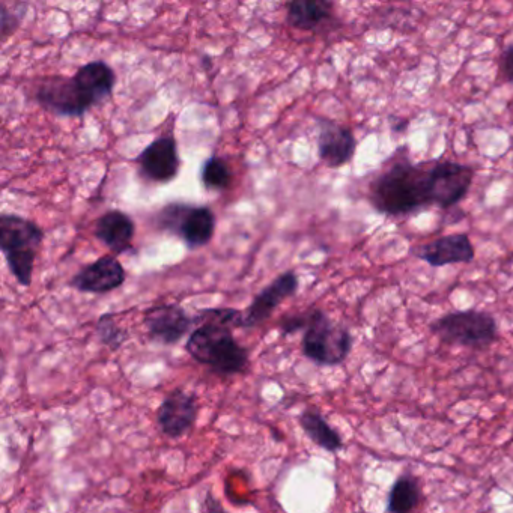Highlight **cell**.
<instances>
[{
	"label": "cell",
	"instance_id": "6da1fadb",
	"mask_svg": "<svg viewBox=\"0 0 513 513\" xmlns=\"http://www.w3.org/2000/svg\"><path fill=\"white\" fill-rule=\"evenodd\" d=\"M199 327L187 340L186 350L196 362L222 375L240 374L249 363V353L232 334L243 328V312L235 309L202 310L196 316Z\"/></svg>",
	"mask_w": 513,
	"mask_h": 513
},
{
	"label": "cell",
	"instance_id": "7a4b0ae2",
	"mask_svg": "<svg viewBox=\"0 0 513 513\" xmlns=\"http://www.w3.org/2000/svg\"><path fill=\"white\" fill-rule=\"evenodd\" d=\"M432 163L413 164L402 158L372 181V207L390 217L408 216L432 207Z\"/></svg>",
	"mask_w": 513,
	"mask_h": 513
},
{
	"label": "cell",
	"instance_id": "3957f363",
	"mask_svg": "<svg viewBox=\"0 0 513 513\" xmlns=\"http://www.w3.org/2000/svg\"><path fill=\"white\" fill-rule=\"evenodd\" d=\"M43 240V229L37 223L16 214H2L0 217V249L20 285L31 286Z\"/></svg>",
	"mask_w": 513,
	"mask_h": 513
},
{
	"label": "cell",
	"instance_id": "277c9868",
	"mask_svg": "<svg viewBox=\"0 0 513 513\" xmlns=\"http://www.w3.org/2000/svg\"><path fill=\"white\" fill-rule=\"evenodd\" d=\"M429 328L443 344L476 351L488 350L498 337L494 316L476 309L447 313L435 319Z\"/></svg>",
	"mask_w": 513,
	"mask_h": 513
},
{
	"label": "cell",
	"instance_id": "5b68a950",
	"mask_svg": "<svg viewBox=\"0 0 513 513\" xmlns=\"http://www.w3.org/2000/svg\"><path fill=\"white\" fill-rule=\"evenodd\" d=\"M353 336L344 325L331 321L322 310H310L304 328L303 354L319 366H339L353 350Z\"/></svg>",
	"mask_w": 513,
	"mask_h": 513
},
{
	"label": "cell",
	"instance_id": "8992f818",
	"mask_svg": "<svg viewBox=\"0 0 513 513\" xmlns=\"http://www.w3.org/2000/svg\"><path fill=\"white\" fill-rule=\"evenodd\" d=\"M161 228L180 237L190 249L207 246L216 232V216L208 207L167 205L158 214Z\"/></svg>",
	"mask_w": 513,
	"mask_h": 513
},
{
	"label": "cell",
	"instance_id": "52a82bcc",
	"mask_svg": "<svg viewBox=\"0 0 513 513\" xmlns=\"http://www.w3.org/2000/svg\"><path fill=\"white\" fill-rule=\"evenodd\" d=\"M35 100L58 116H83L94 107L74 77H47L37 86Z\"/></svg>",
	"mask_w": 513,
	"mask_h": 513
},
{
	"label": "cell",
	"instance_id": "ba28073f",
	"mask_svg": "<svg viewBox=\"0 0 513 513\" xmlns=\"http://www.w3.org/2000/svg\"><path fill=\"white\" fill-rule=\"evenodd\" d=\"M474 169L455 161H432V207L449 210L458 205L473 186Z\"/></svg>",
	"mask_w": 513,
	"mask_h": 513
},
{
	"label": "cell",
	"instance_id": "9c48e42d",
	"mask_svg": "<svg viewBox=\"0 0 513 513\" xmlns=\"http://www.w3.org/2000/svg\"><path fill=\"white\" fill-rule=\"evenodd\" d=\"M143 324L152 339L163 345H175L198 322L178 304H158L146 310Z\"/></svg>",
	"mask_w": 513,
	"mask_h": 513
},
{
	"label": "cell",
	"instance_id": "30bf717a",
	"mask_svg": "<svg viewBox=\"0 0 513 513\" xmlns=\"http://www.w3.org/2000/svg\"><path fill=\"white\" fill-rule=\"evenodd\" d=\"M140 174L154 183H169L177 178L181 160L178 146L172 136H163L149 143L139 157Z\"/></svg>",
	"mask_w": 513,
	"mask_h": 513
},
{
	"label": "cell",
	"instance_id": "8fae6325",
	"mask_svg": "<svg viewBox=\"0 0 513 513\" xmlns=\"http://www.w3.org/2000/svg\"><path fill=\"white\" fill-rule=\"evenodd\" d=\"M411 253L434 268L470 264L476 258V250L467 234H452L437 238L431 243L414 247Z\"/></svg>",
	"mask_w": 513,
	"mask_h": 513
},
{
	"label": "cell",
	"instance_id": "7c38bea8",
	"mask_svg": "<svg viewBox=\"0 0 513 513\" xmlns=\"http://www.w3.org/2000/svg\"><path fill=\"white\" fill-rule=\"evenodd\" d=\"M318 127L319 158L333 169L350 163L357 149V139L353 131L345 125L324 118L318 119Z\"/></svg>",
	"mask_w": 513,
	"mask_h": 513
},
{
	"label": "cell",
	"instance_id": "4fadbf2b",
	"mask_svg": "<svg viewBox=\"0 0 513 513\" xmlns=\"http://www.w3.org/2000/svg\"><path fill=\"white\" fill-rule=\"evenodd\" d=\"M298 285L300 282L294 271L280 274L274 282L256 295L246 312H243V328L258 327L267 321L286 298L292 297L298 291Z\"/></svg>",
	"mask_w": 513,
	"mask_h": 513
},
{
	"label": "cell",
	"instance_id": "5bb4252c",
	"mask_svg": "<svg viewBox=\"0 0 513 513\" xmlns=\"http://www.w3.org/2000/svg\"><path fill=\"white\" fill-rule=\"evenodd\" d=\"M198 405L195 395L184 390H174L164 398L157 411L158 428L166 437L181 438L192 429L195 423Z\"/></svg>",
	"mask_w": 513,
	"mask_h": 513
},
{
	"label": "cell",
	"instance_id": "9a60e30c",
	"mask_svg": "<svg viewBox=\"0 0 513 513\" xmlns=\"http://www.w3.org/2000/svg\"><path fill=\"white\" fill-rule=\"evenodd\" d=\"M125 270L113 255L101 256L83 267L71 280V286L86 294H106L124 285Z\"/></svg>",
	"mask_w": 513,
	"mask_h": 513
},
{
	"label": "cell",
	"instance_id": "2e32d148",
	"mask_svg": "<svg viewBox=\"0 0 513 513\" xmlns=\"http://www.w3.org/2000/svg\"><path fill=\"white\" fill-rule=\"evenodd\" d=\"M134 234L136 225L131 217L122 211H107L95 223V237L115 255L133 249Z\"/></svg>",
	"mask_w": 513,
	"mask_h": 513
},
{
	"label": "cell",
	"instance_id": "e0dca14e",
	"mask_svg": "<svg viewBox=\"0 0 513 513\" xmlns=\"http://www.w3.org/2000/svg\"><path fill=\"white\" fill-rule=\"evenodd\" d=\"M73 77L77 85L88 95L89 100L94 103V106L107 100L115 88V73L106 62H89L80 67Z\"/></svg>",
	"mask_w": 513,
	"mask_h": 513
},
{
	"label": "cell",
	"instance_id": "ac0fdd59",
	"mask_svg": "<svg viewBox=\"0 0 513 513\" xmlns=\"http://www.w3.org/2000/svg\"><path fill=\"white\" fill-rule=\"evenodd\" d=\"M333 7L325 0H294L288 4L286 22L300 31H315L333 17Z\"/></svg>",
	"mask_w": 513,
	"mask_h": 513
},
{
	"label": "cell",
	"instance_id": "d6986e66",
	"mask_svg": "<svg viewBox=\"0 0 513 513\" xmlns=\"http://www.w3.org/2000/svg\"><path fill=\"white\" fill-rule=\"evenodd\" d=\"M422 488L413 474L405 473L396 479L387 498V513H413L422 503Z\"/></svg>",
	"mask_w": 513,
	"mask_h": 513
},
{
	"label": "cell",
	"instance_id": "ffe728a7",
	"mask_svg": "<svg viewBox=\"0 0 513 513\" xmlns=\"http://www.w3.org/2000/svg\"><path fill=\"white\" fill-rule=\"evenodd\" d=\"M300 425L310 441L321 449L330 453H337L344 447V441H342L339 432L334 431L318 411H304L300 416Z\"/></svg>",
	"mask_w": 513,
	"mask_h": 513
},
{
	"label": "cell",
	"instance_id": "44dd1931",
	"mask_svg": "<svg viewBox=\"0 0 513 513\" xmlns=\"http://www.w3.org/2000/svg\"><path fill=\"white\" fill-rule=\"evenodd\" d=\"M231 180V169L222 157L213 155L205 161L202 167V183L208 190H226Z\"/></svg>",
	"mask_w": 513,
	"mask_h": 513
},
{
	"label": "cell",
	"instance_id": "7402d4cb",
	"mask_svg": "<svg viewBox=\"0 0 513 513\" xmlns=\"http://www.w3.org/2000/svg\"><path fill=\"white\" fill-rule=\"evenodd\" d=\"M97 333L101 342L112 350H118L128 339V334L113 321L112 315H103L98 319Z\"/></svg>",
	"mask_w": 513,
	"mask_h": 513
},
{
	"label": "cell",
	"instance_id": "603a6c76",
	"mask_svg": "<svg viewBox=\"0 0 513 513\" xmlns=\"http://www.w3.org/2000/svg\"><path fill=\"white\" fill-rule=\"evenodd\" d=\"M0 16H2V20H0V28H2V38L4 41L19 28L20 22L16 19L11 11L7 10L4 4L0 5Z\"/></svg>",
	"mask_w": 513,
	"mask_h": 513
},
{
	"label": "cell",
	"instance_id": "cb8c5ba5",
	"mask_svg": "<svg viewBox=\"0 0 513 513\" xmlns=\"http://www.w3.org/2000/svg\"><path fill=\"white\" fill-rule=\"evenodd\" d=\"M501 73L504 79L513 85V46L507 47L501 56Z\"/></svg>",
	"mask_w": 513,
	"mask_h": 513
},
{
	"label": "cell",
	"instance_id": "d4e9b609",
	"mask_svg": "<svg viewBox=\"0 0 513 513\" xmlns=\"http://www.w3.org/2000/svg\"><path fill=\"white\" fill-rule=\"evenodd\" d=\"M207 512L208 513H228L225 509H223L222 504L213 497V495L208 494L207 497Z\"/></svg>",
	"mask_w": 513,
	"mask_h": 513
}]
</instances>
